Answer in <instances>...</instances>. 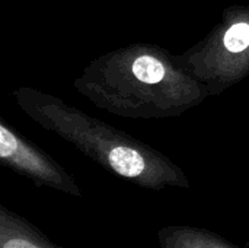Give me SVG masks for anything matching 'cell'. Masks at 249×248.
<instances>
[{
  "instance_id": "4",
  "label": "cell",
  "mask_w": 249,
  "mask_h": 248,
  "mask_svg": "<svg viewBox=\"0 0 249 248\" xmlns=\"http://www.w3.org/2000/svg\"><path fill=\"white\" fill-rule=\"evenodd\" d=\"M0 162L39 187L82 197V189L73 175L3 118L0 120Z\"/></svg>"
},
{
  "instance_id": "5",
  "label": "cell",
  "mask_w": 249,
  "mask_h": 248,
  "mask_svg": "<svg viewBox=\"0 0 249 248\" xmlns=\"http://www.w3.org/2000/svg\"><path fill=\"white\" fill-rule=\"evenodd\" d=\"M0 248H66L54 244L36 227L0 205Z\"/></svg>"
},
{
  "instance_id": "3",
  "label": "cell",
  "mask_w": 249,
  "mask_h": 248,
  "mask_svg": "<svg viewBox=\"0 0 249 248\" xmlns=\"http://www.w3.org/2000/svg\"><path fill=\"white\" fill-rule=\"evenodd\" d=\"M179 67L209 91L222 95L249 76V6L231 4L198 42L175 54Z\"/></svg>"
},
{
  "instance_id": "6",
  "label": "cell",
  "mask_w": 249,
  "mask_h": 248,
  "mask_svg": "<svg viewBox=\"0 0 249 248\" xmlns=\"http://www.w3.org/2000/svg\"><path fill=\"white\" fill-rule=\"evenodd\" d=\"M160 248H239L223 237L188 225H168L158 231Z\"/></svg>"
},
{
  "instance_id": "1",
  "label": "cell",
  "mask_w": 249,
  "mask_h": 248,
  "mask_svg": "<svg viewBox=\"0 0 249 248\" xmlns=\"http://www.w3.org/2000/svg\"><path fill=\"white\" fill-rule=\"evenodd\" d=\"M73 88L95 107L133 120L178 118L210 96L168 48L133 42L93 58Z\"/></svg>"
},
{
  "instance_id": "8",
  "label": "cell",
  "mask_w": 249,
  "mask_h": 248,
  "mask_svg": "<svg viewBox=\"0 0 249 248\" xmlns=\"http://www.w3.org/2000/svg\"><path fill=\"white\" fill-rule=\"evenodd\" d=\"M247 247H248V248H249V243H248V244H247Z\"/></svg>"
},
{
  "instance_id": "2",
  "label": "cell",
  "mask_w": 249,
  "mask_h": 248,
  "mask_svg": "<svg viewBox=\"0 0 249 248\" xmlns=\"http://www.w3.org/2000/svg\"><path fill=\"white\" fill-rule=\"evenodd\" d=\"M19 110L45 132L73 145L108 172L142 189H190L184 170L163 152L131 134L31 86L12 92Z\"/></svg>"
},
{
  "instance_id": "7",
  "label": "cell",
  "mask_w": 249,
  "mask_h": 248,
  "mask_svg": "<svg viewBox=\"0 0 249 248\" xmlns=\"http://www.w3.org/2000/svg\"><path fill=\"white\" fill-rule=\"evenodd\" d=\"M198 1H214V3H217V1H239V0H198Z\"/></svg>"
}]
</instances>
